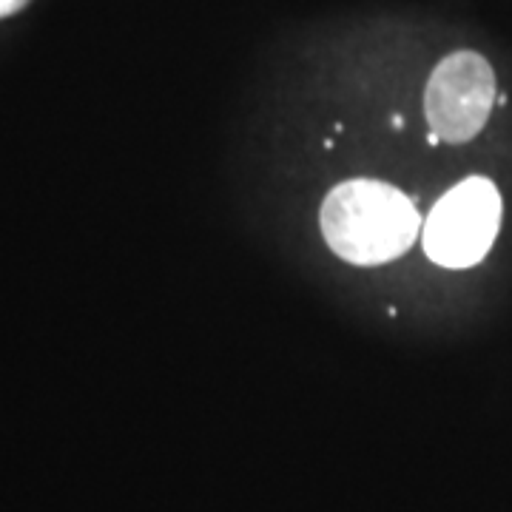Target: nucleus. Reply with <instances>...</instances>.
<instances>
[{
	"mask_svg": "<svg viewBox=\"0 0 512 512\" xmlns=\"http://www.w3.org/2000/svg\"><path fill=\"white\" fill-rule=\"evenodd\" d=\"M322 234L330 251L353 265L399 259L419 237V211L399 188L379 180L336 185L322 202Z\"/></svg>",
	"mask_w": 512,
	"mask_h": 512,
	"instance_id": "1",
	"label": "nucleus"
},
{
	"mask_svg": "<svg viewBox=\"0 0 512 512\" xmlns=\"http://www.w3.org/2000/svg\"><path fill=\"white\" fill-rule=\"evenodd\" d=\"M501 228V194L470 177L441 197L424 222V251L444 268H470L493 248Z\"/></svg>",
	"mask_w": 512,
	"mask_h": 512,
	"instance_id": "2",
	"label": "nucleus"
},
{
	"mask_svg": "<svg viewBox=\"0 0 512 512\" xmlns=\"http://www.w3.org/2000/svg\"><path fill=\"white\" fill-rule=\"evenodd\" d=\"M495 100V74L476 52L444 57L424 92L427 123L447 143H467L484 128Z\"/></svg>",
	"mask_w": 512,
	"mask_h": 512,
	"instance_id": "3",
	"label": "nucleus"
},
{
	"mask_svg": "<svg viewBox=\"0 0 512 512\" xmlns=\"http://www.w3.org/2000/svg\"><path fill=\"white\" fill-rule=\"evenodd\" d=\"M29 0H0V18H6V15H15L18 9H23Z\"/></svg>",
	"mask_w": 512,
	"mask_h": 512,
	"instance_id": "4",
	"label": "nucleus"
}]
</instances>
